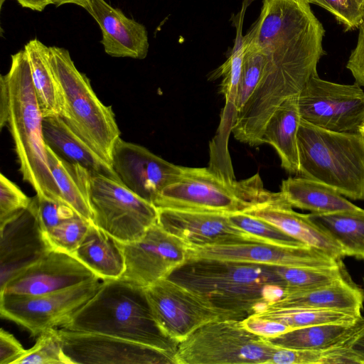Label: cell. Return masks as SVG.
<instances>
[{
	"label": "cell",
	"mask_w": 364,
	"mask_h": 364,
	"mask_svg": "<svg viewBox=\"0 0 364 364\" xmlns=\"http://www.w3.org/2000/svg\"><path fill=\"white\" fill-rule=\"evenodd\" d=\"M277 346L238 319L207 323L178 343L175 364H269Z\"/></svg>",
	"instance_id": "52a82bcc"
},
{
	"label": "cell",
	"mask_w": 364,
	"mask_h": 364,
	"mask_svg": "<svg viewBox=\"0 0 364 364\" xmlns=\"http://www.w3.org/2000/svg\"><path fill=\"white\" fill-rule=\"evenodd\" d=\"M48 56L65 100L60 117L77 136L111 165L112 149L120 137L112 107L100 100L90 80L77 69L67 49L50 46Z\"/></svg>",
	"instance_id": "8992f818"
},
{
	"label": "cell",
	"mask_w": 364,
	"mask_h": 364,
	"mask_svg": "<svg viewBox=\"0 0 364 364\" xmlns=\"http://www.w3.org/2000/svg\"><path fill=\"white\" fill-rule=\"evenodd\" d=\"M244 50V59L235 99V114L244 107L255 91L266 64V55L262 50L245 38Z\"/></svg>",
	"instance_id": "d6a6232c"
},
{
	"label": "cell",
	"mask_w": 364,
	"mask_h": 364,
	"mask_svg": "<svg viewBox=\"0 0 364 364\" xmlns=\"http://www.w3.org/2000/svg\"><path fill=\"white\" fill-rule=\"evenodd\" d=\"M168 278L239 320L264 310L286 293L275 266L255 263L188 259Z\"/></svg>",
	"instance_id": "6da1fadb"
},
{
	"label": "cell",
	"mask_w": 364,
	"mask_h": 364,
	"mask_svg": "<svg viewBox=\"0 0 364 364\" xmlns=\"http://www.w3.org/2000/svg\"><path fill=\"white\" fill-rule=\"evenodd\" d=\"M363 283H364V279H363Z\"/></svg>",
	"instance_id": "f907efd6"
},
{
	"label": "cell",
	"mask_w": 364,
	"mask_h": 364,
	"mask_svg": "<svg viewBox=\"0 0 364 364\" xmlns=\"http://www.w3.org/2000/svg\"><path fill=\"white\" fill-rule=\"evenodd\" d=\"M37 208L38 220L44 234L51 230L63 220L77 214L70 206L63 203L40 198L38 196Z\"/></svg>",
	"instance_id": "ab89813d"
},
{
	"label": "cell",
	"mask_w": 364,
	"mask_h": 364,
	"mask_svg": "<svg viewBox=\"0 0 364 364\" xmlns=\"http://www.w3.org/2000/svg\"><path fill=\"white\" fill-rule=\"evenodd\" d=\"M18 341L4 328L0 330V364H13L24 352Z\"/></svg>",
	"instance_id": "7bdbcfd3"
},
{
	"label": "cell",
	"mask_w": 364,
	"mask_h": 364,
	"mask_svg": "<svg viewBox=\"0 0 364 364\" xmlns=\"http://www.w3.org/2000/svg\"><path fill=\"white\" fill-rule=\"evenodd\" d=\"M122 245L125 269L120 279L144 288L168 277L188 259V245L158 223L139 240Z\"/></svg>",
	"instance_id": "7c38bea8"
},
{
	"label": "cell",
	"mask_w": 364,
	"mask_h": 364,
	"mask_svg": "<svg viewBox=\"0 0 364 364\" xmlns=\"http://www.w3.org/2000/svg\"><path fill=\"white\" fill-rule=\"evenodd\" d=\"M358 1L359 2V4L362 6H364V0H358Z\"/></svg>",
	"instance_id": "c3c4849f"
},
{
	"label": "cell",
	"mask_w": 364,
	"mask_h": 364,
	"mask_svg": "<svg viewBox=\"0 0 364 364\" xmlns=\"http://www.w3.org/2000/svg\"><path fill=\"white\" fill-rule=\"evenodd\" d=\"M23 8L42 11L47 6L52 4L50 0H16Z\"/></svg>",
	"instance_id": "f6af8a7d"
},
{
	"label": "cell",
	"mask_w": 364,
	"mask_h": 364,
	"mask_svg": "<svg viewBox=\"0 0 364 364\" xmlns=\"http://www.w3.org/2000/svg\"><path fill=\"white\" fill-rule=\"evenodd\" d=\"M254 314L284 323L291 329L328 323L353 322L362 316L346 311L311 308L267 307Z\"/></svg>",
	"instance_id": "4dcf8cb0"
},
{
	"label": "cell",
	"mask_w": 364,
	"mask_h": 364,
	"mask_svg": "<svg viewBox=\"0 0 364 364\" xmlns=\"http://www.w3.org/2000/svg\"><path fill=\"white\" fill-rule=\"evenodd\" d=\"M13 364H72L65 355L58 329L41 333L35 345L16 359Z\"/></svg>",
	"instance_id": "e575fe53"
},
{
	"label": "cell",
	"mask_w": 364,
	"mask_h": 364,
	"mask_svg": "<svg viewBox=\"0 0 364 364\" xmlns=\"http://www.w3.org/2000/svg\"><path fill=\"white\" fill-rule=\"evenodd\" d=\"M331 13L345 31L359 27L364 21V6L358 0H306Z\"/></svg>",
	"instance_id": "8d00e7d4"
},
{
	"label": "cell",
	"mask_w": 364,
	"mask_h": 364,
	"mask_svg": "<svg viewBox=\"0 0 364 364\" xmlns=\"http://www.w3.org/2000/svg\"><path fill=\"white\" fill-rule=\"evenodd\" d=\"M59 328L108 335L174 353L178 345L158 326L145 288L121 279L102 280Z\"/></svg>",
	"instance_id": "3957f363"
},
{
	"label": "cell",
	"mask_w": 364,
	"mask_h": 364,
	"mask_svg": "<svg viewBox=\"0 0 364 364\" xmlns=\"http://www.w3.org/2000/svg\"><path fill=\"white\" fill-rule=\"evenodd\" d=\"M42 122L23 49L11 55L9 72L0 77V127L7 126L13 138L23 180L38 197L65 203L50 171Z\"/></svg>",
	"instance_id": "7a4b0ae2"
},
{
	"label": "cell",
	"mask_w": 364,
	"mask_h": 364,
	"mask_svg": "<svg viewBox=\"0 0 364 364\" xmlns=\"http://www.w3.org/2000/svg\"><path fill=\"white\" fill-rule=\"evenodd\" d=\"M284 282L286 293L307 291L349 277L343 263L329 267H276Z\"/></svg>",
	"instance_id": "1f68e13d"
},
{
	"label": "cell",
	"mask_w": 364,
	"mask_h": 364,
	"mask_svg": "<svg viewBox=\"0 0 364 364\" xmlns=\"http://www.w3.org/2000/svg\"><path fill=\"white\" fill-rule=\"evenodd\" d=\"M280 192L292 207L313 213L361 209L328 185L301 176L283 180Z\"/></svg>",
	"instance_id": "484cf974"
},
{
	"label": "cell",
	"mask_w": 364,
	"mask_h": 364,
	"mask_svg": "<svg viewBox=\"0 0 364 364\" xmlns=\"http://www.w3.org/2000/svg\"><path fill=\"white\" fill-rule=\"evenodd\" d=\"M347 347L355 356L360 364H364V326L348 344Z\"/></svg>",
	"instance_id": "ee69618b"
},
{
	"label": "cell",
	"mask_w": 364,
	"mask_h": 364,
	"mask_svg": "<svg viewBox=\"0 0 364 364\" xmlns=\"http://www.w3.org/2000/svg\"><path fill=\"white\" fill-rule=\"evenodd\" d=\"M46 144L67 161L78 164L92 175H100L120 181L112 166L87 146L60 115L43 117Z\"/></svg>",
	"instance_id": "44dd1931"
},
{
	"label": "cell",
	"mask_w": 364,
	"mask_h": 364,
	"mask_svg": "<svg viewBox=\"0 0 364 364\" xmlns=\"http://www.w3.org/2000/svg\"><path fill=\"white\" fill-rule=\"evenodd\" d=\"M100 278L55 292L40 295L0 294L1 317L38 336L60 328L97 291Z\"/></svg>",
	"instance_id": "9c48e42d"
},
{
	"label": "cell",
	"mask_w": 364,
	"mask_h": 364,
	"mask_svg": "<svg viewBox=\"0 0 364 364\" xmlns=\"http://www.w3.org/2000/svg\"><path fill=\"white\" fill-rule=\"evenodd\" d=\"M301 118L316 127L358 132L364 121V91L358 84H339L314 75L298 95Z\"/></svg>",
	"instance_id": "30bf717a"
},
{
	"label": "cell",
	"mask_w": 364,
	"mask_h": 364,
	"mask_svg": "<svg viewBox=\"0 0 364 364\" xmlns=\"http://www.w3.org/2000/svg\"><path fill=\"white\" fill-rule=\"evenodd\" d=\"M309 219L340 247L344 257L364 259V209L309 213Z\"/></svg>",
	"instance_id": "f1b7e54d"
},
{
	"label": "cell",
	"mask_w": 364,
	"mask_h": 364,
	"mask_svg": "<svg viewBox=\"0 0 364 364\" xmlns=\"http://www.w3.org/2000/svg\"><path fill=\"white\" fill-rule=\"evenodd\" d=\"M299 174L333 188L346 198L364 200V138L302 119L298 131Z\"/></svg>",
	"instance_id": "5b68a950"
},
{
	"label": "cell",
	"mask_w": 364,
	"mask_h": 364,
	"mask_svg": "<svg viewBox=\"0 0 364 364\" xmlns=\"http://www.w3.org/2000/svg\"><path fill=\"white\" fill-rule=\"evenodd\" d=\"M92 223L122 243L134 242L158 223V209L120 181L92 175Z\"/></svg>",
	"instance_id": "ba28073f"
},
{
	"label": "cell",
	"mask_w": 364,
	"mask_h": 364,
	"mask_svg": "<svg viewBox=\"0 0 364 364\" xmlns=\"http://www.w3.org/2000/svg\"><path fill=\"white\" fill-rule=\"evenodd\" d=\"M228 217L235 227L259 243L289 247L307 246L272 224L245 213L230 214Z\"/></svg>",
	"instance_id": "836d02e7"
},
{
	"label": "cell",
	"mask_w": 364,
	"mask_h": 364,
	"mask_svg": "<svg viewBox=\"0 0 364 364\" xmlns=\"http://www.w3.org/2000/svg\"><path fill=\"white\" fill-rule=\"evenodd\" d=\"M0 289L53 249L38 218L37 196L29 206L0 226Z\"/></svg>",
	"instance_id": "9a60e30c"
},
{
	"label": "cell",
	"mask_w": 364,
	"mask_h": 364,
	"mask_svg": "<svg viewBox=\"0 0 364 364\" xmlns=\"http://www.w3.org/2000/svg\"><path fill=\"white\" fill-rule=\"evenodd\" d=\"M91 223L77 214L63 220L45 235L53 250L73 255L83 240Z\"/></svg>",
	"instance_id": "d590c367"
},
{
	"label": "cell",
	"mask_w": 364,
	"mask_h": 364,
	"mask_svg": "<svg viewBox=\"0 0 364 364\" xmlns=\"http://www.w3.org/2000/svg\"><path fill=\"white\" fill-rule=\"evenodd\" d=\"M363 302V290L349 277L319 288L285 294L268 307L311 308L361 315Z\"/></svg>",
	"instance_id": "7402d4cb"
},
{
	"label": "cell",
	"mask_w": 364,
	"mask_h": 364,
	"mask_svg": "<svg viewBox=\"0 0 364 364\" xmlns=\"http://www.w3.org/2000/svg\"><path fill=\"white\" fill-rule=\"evenodd\" d=\"M243 326L250 332L265 338L279 336L291 328L277 321L252 314L241 320Z\"/></svg>",
	"instance_id": "60d3db41"
},
{
	"label": "cell",
	"mask_w": 364,
	"mask_h": 364,
	"mask_svg": "<svg viewBox=\"0 0 364 364\" xmlns=\"http://www.w3.org/2000/svg\"><path fill=\"white\" fill-rule=\"evenodd\" d=\"M48 46L36 38L24 46L43 117L61 116L65 109L63 92L48 61Z\"/></svg>",
	"instance_id": "83f0119b"
},
{
	"label": "cell",
	"mask_w": 364,
	"mask_h": 364,
	"mask_svg": "<svg viewBox=\"0 0 364 364\" xmlns=\"http://www.w3.org/2000/svg\"><path fill=\"white\" fill-rule=\"evenodd\" d=\"M363 326L364 317L361 316L353 322L293 328L266 340L279 348L323 351L348 346Z\"/></svg>",
	"instance_id": "cb8c5ba5"
},
{
	"label": "cell",
	"mask_w": 364,
	"mask_h": 364,
	"mask_svg": "<svg viewBox=\"0 0 364 364\" xmlns=\"http://www.w3.org/2000/svg\"><path fill=\"white\" fill-rule=\"evenodd\" d=\"M72 364H175L174 353L105 334L58 328Z\"/></svg>",
	"instance_id": "4fadbf2b"
},
{
	"label": "cell",
	"mask_w": 364,
	"mask_h": 364,
	"mask_svg": "<svg viewBox=\"0 0 364 364\" xmlns=\"http://www.w3.org/2000/svg\"><path fill=\"white\" fill-rule=\"evenodd\" d=\"M208 258L276 267H329L342 262L309 246L289 247L244 243L196 247L188 245V259Z\"/></svg>",
	"instance_id": "2e32d148"
},
{
	"label": "cell",
	"mask_w": 364,
	"mask_h": 364,
	"mask_svg": "<svg viewBox=\"0 0 364 364\" xmlns=\"http://www.w3.org/2000/svg\"><path fill=\"white\" fill-rule=\"evenodd\" d=\"M4 1H5V0H0V1H1V3H0V6H1V7H2V6H3V4H4Z\"/></svg>",
	"instance_id": "681fc988"
},
{
	"label": "cell",
	"mask_w": 364,
	"mask_h": 364,
	"mask_svg": "<svg viewBox=\"0 0 364 364\" xmlns=\"http://www.w3.org/2000/svg\"><path fill=\"white\" fill-rule=\"evenodd\" d=\"M301 119L298 95H296L277 107L267 122L262 135L263 144H268L274 149L281 166L289 174H299L297 136Z\"/></svg>",
	"instance_id": "603a6c76"
},
{
	"label": "cell",
	"mask_w": 364,
	"mask_h": 364,
	"mask_svg": "<svg viewBox=\"0 0 364 364\" xmlns=\"http://www.w3.org/2000/svg\"><path fill=\"white\" fill-rule=\"evenodd\" d=\"M333 349L319 351L277 347L269 364H330Z\"/></svg>",
	"instance_id": "f35d334b"
},
{
	"label": "cell",
	"mask_w": 364,
	"mask_h": 364,
	"mask_svg": "<svg viewBox=\"0 0 364 364\" xmlns=\"http://www.w3.org/2000/svg\"><path fill=\"white\" fill-rule=\"evenodd\" d=\"M31 201L13 181L0 175V226L27 208Z\"/></svg>",
	"instance_id": "74e56055"
},
{
	"label": "cell",
	"mask_w": 364,
	"mask_h": 364,
	"mask_svg": "<svg viewBox=\"0 0 364 364\" xmlns=\"http://www.w3.org/2000/svg\"><path fill=\"white\" fill-rule=\"evenodd\" d=\"M72 255L102 280L120 279L124 272L122 242L92 223Z\"/></svg>",
	"instance_id": "d4e9b609"
},
{
	"label": "cell",
	"mask_w": 364,
	"mask_h": 364,
	"mask_svg": "<svg viewBox=\"0 0 364 364\" xmlns=\"http://www.w3.org/2000/svg\"><path fill=\"white\" fill-rule=\"evenodd\" d=\"M280 196L264 188L259 173L236 181L212 168L182 166L179 178L154 200L157 208L223 214L245 213Z\"/></svg>",
	"instance_id": "277c9868"
},
{
	"label": "cell",
	"mask_w": 364,
	"mask_h": 364,
	"mask_svg": "<svg viewBox=\"0 0 364 364\" xmlns=\"http://www.w3.org/2000/svg\"><path fill=\"white\" fill-rule=\"evenodd\" d=\"M157 209L158 224L188 246L259 243L235 227L227 214Z\"/></svg>",
	"instance_id": "ac0fdd59"
},
{
	"label": "cell",
	"mask_w": 364,
	"mask_h": 364,
	"mask_svg": "<svg viewBox=\"0 0 364 364\" xmlns=\"http://www.w3.org/2000/svg\"><path fill=\"white\" fill-rule=\"evenodd\" d=\"M358 28L357 44L351 52L346 68L353 76L355 82L364 87V21Z\"/></svg>",
	"instance_id": "b9f144b4"
},
{
	"label": "cell",
	"mask_w": 364,
	"mask_h": 364,
	"mask_svg": "<svg viewBox=\"0 0 364 364\" xmlns=\"http://www.w3.org/2000/svg\"><path fill=\"white\" fill-rule=\"evenodd\" d=\"M46 154L50 171L64 203L92 222L89 195L92 174L80 164L60 158L47 145Z\"/></svg>",
	"instance_id": "4316f807"
},
{
	"label": "cell",
	"mask_w": 364,
	"mask_h": 364,
	"mask_svg": "<svg viewBox=\"0 0 364 364\" xmlns=\"http://www.w3.org/2000/svg\"><path fill=\"white\" fill-rule=\"evenodd\" d=\"M358 132L361 134L364 138V121L362 122L358 128Z\"/></svg>",
	"instance_id": "7dc6e473"
},
{
	"label": "cell",
	"mask_w": 364,
	"mask_h": 364,
	"mask_svg": "<svg viewBox=\"0 0 364 364\" xmlns=\"http://www.w3.org/2000/svg\"><path fill=\"white\" fill-rule=\"evenodd\" d=\"M97 277L73 255L52 250L42 259L11 278L0 289V294H44Z\"/></svg>",
	"instance_id": "e0dca14e"
},
{
	"label": "cell",
	"mask_w": 364,
	"mask_h": 364,
	"mask_svg": "<svg viewBox=\"0 0 364 364\" xmlns=\"http://www.w3.org/2000/svg\"><path fill=\"white\" fill-rule=\"evenodd\" d=\"M111 165L123 185L151 203L164 188L179 178L182 172V166L120 137L113 147Z\"/></svg>",
	"instance_id": "5bb4252c"
},
{
	"label": "cell",
	"mask_w": 364,
	"mask_h": 364,
	"mask_svg": "<svg viewBox=\"0 0 364 364\" xmlns=\"http://www.w3.org/2000/svg\"><path fill=\"white\" fill-rule=\"evenodd\" d=\"M292 208L281 193L276 199L245 213L272 224L307 246L342 260L343 256L336 243L309 219L308 214L299 213Z\"/></svg>",
	"instance_id": "ffe728a7"
},
{
	"label": "cell",
	"mask_w": 364,
	"mask_h": 364,
	"mask_svg": "<svg viewBox=\"0 0 364 364\" xmlns=\"http://www.w3.org/2000/svg\"><path fill=\"white\" fill-rule=\"evenodd\" d=\"M85 9L100 26L105 53L116 58L144 59L149 43L146 27L105 0H88Z\"/></svg>",
	"instance_id": "d6986e66"
},
{
	"label": "cell",
	"mask_w": 364,
	"mask_h": 364,
	"mask_svg": "<svg viewBox=\"0 0 364 364\" xmlns=\"http://www.w3.org/2000/svg\"><path fill=\"white\" fill-rule=\"evenodd\" d=\"M145 292L158 326L178 343L207 323L235 319L168 277L145 287Z\"/></svg>",
	"instance_id": "8fae6325"
},
{
	"label": "cell",
	"mask_w": 364,
	"mask_h": 364,
	"mask_svg": "<svg viewBox=\"0 0 364 364\" xmlns=\"http://www.w3.org/2000/svg\"><path fill=\"white\" fill-rule=\"evenodd\" d=\"M251 0H244L242 6L235 18L236 38L231 53L227 60L219 67L212 75L213 79L223 77L220 84V93L225 98L226 107L225 117L232 125V120L235 114V99L237 96L242 63L244 59V38L242 36V25L245 11Z\"/></svg>",
	"instance_id": "f546056e"
},
{
	"label": "cell",
	"mask_w": 364,
	"mask_h": 364,
	"mask_svg": "<svg viewBox=\"0 0 364 364\" xmlns=\"http://www.w3.org/2000/svg\"><path fill=\"white\" fill-rule=\"evenodd\" d=\"M88 0H50L51 4L56 6H60L63 4H73L80 6L85 9L87 5Z\"/></svg>",
	"instance_id": "bcb514c9"
}]
</instances>
